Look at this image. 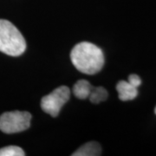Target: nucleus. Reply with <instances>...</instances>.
<instances>
[{
	"label": "nucleus",
	"instance_id": "1",
	"mask_svg": "<svg viewBox=\"0 0 156 156\" xmlns=\"http://www.w3.org/2000/svg\"><path fill=\"white\" fill-rule=\"evenodd\" d=\"M70 59L80 72L95 75L104 65V55L98 46L89 42H81L71 50Z\"/></svg>",
	"mask_w": 156,
	"mask_h": 156
},
{
	"label": "nucleus",
	"instance_id": "2",
	"mask_svg": "<svg viewBox=\"0 0 156 156\" xmlns=\"http://www.w3.org/2000/svg\"><path fill=\"white\" fill-rule=\"evenodd\" d=\"M26 50V42L18 29L5 19H0V51L18 56Z\"/></svg>",
	"mask_w": 156,
	"mask_h": 156
},
{
	"label": "nucleus",
	"instance_id": "3",
	"mask_svg": "<svg viewBox=\"0 0 156 156\" xmlns=\"http://www.w3.org/2000/svg\"><path fill=\"white\" fill-rule=\"evenodd\" d=\"M31 115L26 111L5 112L0 116V130L5 134L23 132L30 126Z\"/></svg>",
	"mask_w": 156,
	"mask_h": 156
},
{
	"label": "nucleus",
	"instance_id": "4",
	"mask_svg": "<svg viewBox=\"0 0 156 156\" xmlns=\"http://www.w3.org/2000/svg\"><path fill=\"white\" fill-rule=\"evenodd\" d=\"M70 89L66 86H61L54 89L50 94L45 95L41 100L42 109L52 117H56L62 106L69 100Z\"/></svg>",
	"mask_w": 156,
	"mask_h": 156
},
{
	"label": "nucleus",
	"instance_id": "5",
	"mask_svg": "<svg viewBox=\"0 0 156 156\" xmlns=\"http://www.w3.org/2000/svg\"><path fill=\"white\" fill-rule=\"evenodd\" d=\"M116 90L119 95V99L123 101L134 100L138 95V88L126 81H120L116 85Z\"/></svg>",
	"mask_w": 156,
	"mask_h": 156
},
{
	"label": "nucleus",
	"instance_id": "6",
	"mask_svg": "<svg viewBox=\"0 0 156 156\" xmlns=\"http://www.w3.org/2000/svg\"><path fill=\"white\" fill-rule=\"evenodd\" d=\"M101 154V147L98 142L90 141L74 152L72 156H98Z\"/></svg>",
	"mask_w": 156,
	"mask_h": 156
},
{
	"label": "nucleus",
	"instance_id": "7",
	"mask_svg": "<svg viewBox=\"0 0 156 156\" xmlns=\"http://www.w3.org/2000/svg\"><path fill=\"white\" fill-rule=\"evenodd\" d=\"M93 88L87 80H79L73 86V94L79 99H86L89 97Z\"/></svg>",
	"mask_w": 156,
	"mask_h": 156
},
{
	"label": "nucleus",
	"instance_id": "8",
	"mask_svg": "<svg viewBox=\"0 0 156 156\" xmlns=\"http://www.w3.org/2000/svg\"><path fill=\"white\" fill-rule=\"evenodd\" d=\"M108 96V91L103 87H96V88H93L89 98L92 103L98 104L101 101H106Z\"/></svg>",
	"mask_w": 156,
	"mask_h": 156
},
{
	"label": "nucleus",
	"instance_id": "9",
	"mask_svg": "<svg viewBox=\"0 0 156 156\" xmlns=\"http://www.w3.org/2000/svg\"><path fill=\"white\" fill-rule=\"evenodd\" d=\"M25 153L17 146H8L0 148V156H24Z\"/></svg>",
	"mask_w": 156,
	"mask_h": 156
},
{
	"label": "nucleus",
	"instance_id": "10",
	"mask_svg": "<svg viewBox=\"0 0 156 156\" xmlns=\"http://www.w3.org/2000/svg\"><path fill=\"white\" fill-rule=\"evenodd\" d=\"M128 83L132 84L133 86H134L135 88H138L140 85L141 84V80L139 76L137 75H134V74H132L128 76Z\"/></svg>",
	"mask_w": 156,
	"mask_h": 156
},
{
	"label": "nucleus",
	"instance_id": "11",
	"mask_svg": "<svg viewBox=\"0 0 156 156\" xmlns=\"http://www.w3.org/2000/svg\"><path fill=\"white\" fill-rule=\"evenodd\" d=\"M154 112H155V114H156V107H155V109H154Z\"/></svg>",
	"mask_w": 156,
	"mask_h": 156
}]
</instances>
